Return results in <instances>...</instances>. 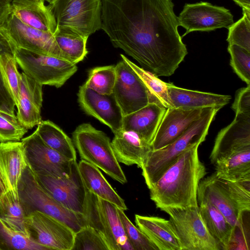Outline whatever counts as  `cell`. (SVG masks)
Segmentation results:
<instances>
[{"mask_svg": "<svg viewBox=\"0 0 250 250\" xmlns=\"http://www.w3.org/2000/svg\"><path fill=\"white\" fill-rule=\"evenodd\" d=\"M197 201L198 204L209 203L212 205L233 227L240 224L244 212L242 213L239 211L225 191L217 184L213 173L199 182Z\"/></svg>", "mask_w": 250, "mask_h": 250, "instance_id": "603a6c76", "label": "cell"}, {"mask_svg": "<svg viewBox=\"0 0 250 250\" xmlns=\"http://www.w3.org/2000/svg\"><path fill=\"white\" fill-rule=\"evenodd\" d=\"M14 55L23 72L42 85L59 88L77 71L70 62L22 48H16Z\"/></svg>", "mask_w": 250, "mask_h": 250, "instance_id": "ba28073f", "label": "cell"}, {"mask_svg": "<svg viewBox=\"0 0 250 250\" xmlns=\"http://www.w3.org/2000/svg\"><path fill=\"white\" fill-rule=\"evenodd\" d=\"M73 144L83 160L101 169L119 183L127 182L116 158L109 138L89 123L78 126L72 133Z\"/></svg>", "mask_w": 250, "mask_h": 250, "instance_id": "5b68a950", "label": "cell"}, {"mask_svg": "<svg viewBox=\"0 0 250 250\" xmlns=\"http://www.w3.org/2000/svg\"><path fill=\"white\" fill-rule=\"evenodd\" d=\"M116 79L115 66L96 67L89 72L84 85L103 95L113 93Z\"/></svg>", "mask_w": 250, "mask_h": 250, "instance_id": "8d00e7d4", "label": "cell"}, {"mask_svg": "<svg viewBox=\"0 0 250 250\" xmlns=\"http://www.w3.org/2000/svg\"><path fill=\"white\" fill-rule=\"evenodd\" d=\"M0 217L14 230L31 237L19 196L14 194L11 190L0 196Z\"/></svg>", "mask_w": 250, "mask_h": 250, "instance_id": "4dcf8cb0", "label": "cell"}, {"mask_svg": "<svg viewBox=\"0 0 250 250\" xmlns=\"http://www.w3.org/2000/svg\"><path fill=\"white\" fill-rule=\"evenodd\" d=\"M111 146L119 163L127 166L136 165L142 168L148 153L150 144L132 131L122 129L114 134Z\"/></svg>", "mask_w": 250, "mask_h": 250, "instance_id": "7402d4cb", "label": "cell"}, {"mask_svg": "<svg viewBox=\"0 0 250 250\" xmlns=\"http://www.w3.org/2000/svg\"><path fill=\"white\" fill-rule=\"evenodd\" d=\"M115 68L116 79L113 94L123 116L149 104H156L142 81L125 61L122 59Z\"/></svg>", "mask_w": 250, "mask_h": 250, "instance_id": "4fadbf2b", "label": "cell"}, {"mask_svg": "<svg viewBox=\"0 0 250 250\" xmlns=\"http://www.w3.org/2000/svg\"><path fill=\"white\" fill-rule=\"evenodd\" d=\"M230 65L237 76L250 85V52L235 44H229Z\"/></svg>", "mask_w": 250, "mask_h": 250, "instance_id": "ab89813d", "label": "cell"}, {"mask_svg": "<svg viewBox=\"0 0 250 250\" xmlns=\"http://www.w3.org/2000/svg\"><path fill=\"white\" fill-rule=\"evenodd\" d=\"M250 148V114H235L232 122L218 133L209 159L214 165L233 153Z\"/></svg>", "mask_w": 250, "mask_h": 250, "instance_id": "e0dca14e", "label": "cell"}, {"mask_svg": "<svg viewBox=\"0 0 250 250\" xmlns=\"http://www.w3.org/2000/svg\"><path fill=\"white\" fill-rule=\"evenodd\" d=\"M27 162L21 141L0 143V166L9 190L18 195V187Z\"/></svg>", "mask_w": 250, "mask_h": 250, "instance_id": "484cf974", "label": "cell"}, {"mask_svg": "<svg viewBox=\"0 0 250 250\" xmlns=\"http://www.w3.org/2000/svg\"><path fill=\"white\" fill-rule=\"evenodd\" d=\"M229 44H235L250 52V11L243 9V17L229 28Z\"/></svg>", "mask_w": 250, "mask_h": 250, "instance_id": "74e56055", "label": "cell"}, {"mask_svg": "<svg viewBox=\"0 0 250 250\" xmlns=\"http://www.w3.org/2000/svg\"><path fill=\"white\" fill-rule=\"evenodd\" d=\"M101 1V29L113 45L156 76L172 75L188 51L171 0Z\"/></svg>", "mask_w": 250, "mask_h": 250, "instance_id": "6da1fadb", "label": "cell"}, {"mask_svg": "<svg viewBox=\"0 0 250 250\" xmlns=\"http://www.w3.org/2000/svg\"><path fill=\"white\" fill-rule=\"evenodd\" d=\"M205 108H167L151 144L152 150L163 148L180 137L201 116Z\"/></svg>", "mask_w": 250, "mask_h": 250, "instance_id": "ac0fdd59", "label": "cell"}, {"mask_svg": "<svg viewBox=\"0 0 250 250\" xmlns=\"http://www.w3.org/2000/svg\"><path fill=\"white\" fill-rule=\"evenodd\" d=\"M11 13V1L9 0H0V25L3 23Z\"/></svg>", "mask_w": 250, "mask_h": 250, "instance_id": "f6af8a7d", "label": "cell"}, {"mask_svg": "<svg viewBox=\"0 0 250 250\" xmlns=\"http://www.w3.org/2000/svg\"><path fill=\"white\" fill-rule=\"evenodd\" d=\"M18 192L26 216L34 211H41L62 222L75 233L86 226L84 214L65 208L54 199L41 186L28 164L19 183Z\"/></svg>", "mask_w": 250, "mask_h": 250, "instance_id": "277c9868", "label": "cell"}, {"mask_svg": "<svg viewBox=\"0 0 250 250\" xmlns=\"http://www.w3.org/2000/svg\"><path fill=\"white\" fill-rule=\"evenodd\" d=\"M71 250H109L102 236L93 228L86 226L75 233Z\"/></svg>", "mask_w": 250, "mask_h": 250, "instance_id": "f35d334b", "label": "cell"}, {"mask_svg": "<svg viewBox=\"0 0 250 250\" xmlns=\"http://www.w3.org/2000/svg\"><path fill=\"white\" fill-rule=\"evenodd\" d=\"M178 20L179 26L186 30L183 37L193 31L228 29L234 23L233 15L229 10L208 2L186 4Z\"/></svg>", "mask_w": 250, "mask_h": 250, "instance_id": "5bb4252c", "label": "cell"}, {"mask_svg": "<svg viewBox=\"0 0 250 250\" xmlns=\"http://www.w3.org/2000/svg\"><path fill=\"white\" fill-rule=\"evenodd\" d=\"M27 164L38 175L69 176L75 161L64 157L47 145L36 130L21 140Z\"/></svg>", "mask_w": 250, "mask_h": 250, "instance_id": "8fae6325", "label": "cell"}, {"mask_svg": "<svg viewBox=\"0 0 250 250\" xmlns=\"http://www.w3.org/2000/svg\"><path fill=\"white\" fill-rule=\"evenodd\" d=\"M243 9L250 11V0H233Z\"/></svg>", "mask_w": 250, "mask_h": 250, "instance_id": "7dc6e473", "label": "cell"}, {"mask_svg": "<svg viewBox=\"0 0 250 250\" xmlns=\"http://www.w3.org/2000/svg\"><path fill=\"white\" fill-rule=\"evenodd\" d=\"M196 144L182 153L149 188L157 208L198 207L197 189L207 174Z\"/></svg>", "mask_w": 250, "mask_h": 250, "instance_id": "7a4b0ae2", "label": "cell"}, {"mask_svg": "<svg viewBox=\"0 0 250 250\" xmlns=\"http://www.w3.org/2000/svg\"><path fill=\"white\" fill-rule=\"evenodd\" d=\"M200 214L210 234L221 250H228L234 228L214 206L209 203L198 204Z\"/></svg>", "mask_w": 250, "mask_h": 250, "instance_id": "f1b7e54d", "label": "cell"}, {"mask_svg": "<svg viewBox=\"0 0 250 250\" xmlns=\"http://www.w3.org/2000/svg\"><path fill=\"white\" fill-rule=\"evenodd\" d=\"M44 1L47 2L49 4H52L55 0H44Z\"/></svg>", "mask_w": 250, "mask_h": 250, "instance_id": "c3c4849f", "label": "cell"}, {"mask_svg": "<svg viewBox=\"0 0 250 250\" xmlns=\"http://www.w3.org/2000/svg\"><path fill=\"white\" fill-rule=\"evenodd\" d=\"M78 101L86 114L108 126L114 134L122 129L123 115L113 93L100 94L83 84L79 89Z\"/></svg>", "mask_w": 250, "mask_h": 250, "instance_id": "2e32d148", "label": "cell"}, {"mask_svg": "<svg viewBox=\"0 0 250 250\" xmlns=\"http://www.w3.org/2000/svg\"><path fill=\"white\" fill-rule=\"evenodd\" d=\"M36 131L49 147L64 157L76 161V151L70 138L53 122L42 120L37 125Z\"/></svg>", "mask_w": 250, "mask_h": 250, "instance_id": "f546056e", "label": "cell"}, {"mask_svg": "<svg viewBox=\"0 0 250 250\" xmlns=\"http://www.w3.org/2000/svg\"><path fill=\"white\" fill-rule=\"evenodd\" d=\"M11 13L25 24L54 34L57 24L50 4L44 0H13Z\"/></svg>", "mask_w": 250, "mask_h": 250, "instance_id": "ffe728a7", "label": "cell"}, {"mask_svg": "<svg viewBox=\"0 0 250 250\" xmlns=\"http://www.w3.org/2000/svg\"><path fill=\"white\" fill-rule=\"evenodd\" d=\"M36 176L41 186L54 199L65 208L83 214L86 189L77 161L74 162L72 171L67 177Z\"/></svg>", "mask_w": 250, "mask_h": 250, "instance_id": "9a60e30c", "label": "cell"}, {"mask_svg": "<svg viewBox=\"0 0 250 250\" xmlns=\"http://www.w3.org/2000/svg\"><path fill=\"white\" fill-rule=\"evenodd\" d=\"M11 2L13 0H9Z\"/></svg>", "mask_w": 250, "mask_h": 250, "instance_id": "681fc988", "label": "cell"}, {"mask_svg": "<svg viewBox=\"0 0 250 250\" xmlns=\"http://www.w3.org/2000/svg\"><path fill=\"white\" fill-rule=\"evenodd\" d=\"M121 57L138 75L156 104L167 109L173 107L167 94V83L161 81L149 71L140 67L124 55L121 54Z\"/></svg>", "mask_w": 250, "mask_h": 250, "instance_id": "d6a6232c", "label": "cell"}, {"mask_svg": "<svg viewBox=\"0 0 250 250\" xmlns=\"http://www.w3.org/2000/svg\"><path fill=\"white\" fill-rule=\"evenodd\" d=\"M0 32L16 48H22L70 62L59 47L53 34L25 24L11 13L0 25Z\"/></svg>", "mask_w": 250, "mask_h": 250, "instance_id": "30bf717a", "label": "cell"}, {"mask_svg": "<svg viewBox=\"0 0 250 250\" xmlns=\"http://www.w3.org/2000/svg\"><path fill=\"white\" fill-rule=\"evenodd\" d=\"M16 48L0 32V55L11 52L14 54ZM16 105L8 92L5 88L0 74V112L14 116Z\"/></svg>", "mask_w": 250, "mask_h": 250, "instance_id": "7bdbcfd3", "label": "cell"}, {"mask_svg": "<svg viewBox=\"0 0 250 250\" xmlns=\"http://www.w3.org/2000/svg\"><path fill=\"white\" fill-rule=\"evenodd\" d=\"M9 190V186L0 166V196Z\"/></svg>", "mask_w": 250, "mask_h": 250, "instance_id": "bcb514c9", "label": "cell"}, {"mask_svg": "<svg viewBox=\"0 0 250 250\" xmlns=\"http://www.w3.org/2000/svg\"><path fill=\"white\" fill-rule=\"evenodd\" d=\"M28 129L18 121L16 115H8L0 112V143L21 141Z\"/></svg>", "mask_w": 250, "mask_h": 250, "instance_id": "b9f144b4", "label": "cell"}, {"mask_svg": "<svg viewBox=\"0 0 250 250\" xmlns=\"http://www.w3.org/2000/svg\"><path fill=\"white\" fill-rule=\"evenodd\" d=\"M78 166L83 182L87 190L123 210L127 209L124 200L114 190L99 168L83 160H82Z\"/></svg>", "mask_w": 250, "mask_h": 250, "instance_id": "4316f807", "label": "cell"}, {"mask_svg": "<svg viewBox=\"0 0 250 250\" xmlns=\"http://www.w3.org/2000/svg\"><path fill=\"white\" fill-rule=\"evenodd\" d=\"M167 108L155 104L124 116L122 129L132 131L151 145Z\"/></svg>", "mask_w": 250, "mask_h": 250, "instance_id": "44dd1931", "label": "cell"}, {"mask_svg": "<svg viewBox=\"0 0 250 250\" xmlns=\"http://www.w3.org/2000/svg\"><path fill=\"white\" fill-rule=\"evenodd\" d=\"M215 174L231 181H250V148L237 151L217 160Z\"/></svg>", "mask_w": 250, "mask_h": 250, "instance_id": "83f0119b", "label": "cell"}, {"mask_svg": "<svg viewBox=\"0 0 250 250\" xmlns=\"http://www.w3.org/2000/svg\"><path fill=\"white\" fill-rule=\"evenodd\" d=\"M83 214L86 226L102 236L109 250H134L115 205L86 189Z\"/></svg>", "mask_w": 250, "mask_h": 250, "instance_id": "8992f818", "label": "cell"}, {"mask_svg": "<svg viewBox=\"0 0 250 250\" xmlns=\"http://www.w3.org/2000/svg\"><path fill=\"white\" fill-rule=\"evenodd\" d=\"M217 184L225 191L241 213L250 211V181H231L213 173Z\"/></svg>", "mask_w": 250, "mask_h": 250, "instance_id": "d590c367", "label": "cell"}, {"mask_svg": "<svg viewBox=\"0 0 250 250\" xmlns=\"http://www.w3.org/2000/svg\"><path fill=\"white\" fill-rule=\"evenodd\" d=\"M135 220L138 228L158 250H182L178 238L169 220L138 214L135 215Z\"/></svg>", "mask_w": 250, "mask_h": 250, "instance_id": "d4e9b609", "label": "cell"}, {"mask_svg": "<svg viewBox=\"0 0 250 250\" xmlns=\"http://www.w3.org/2000/svg\"><path fill=\"white\" fill-rule=\"evenodd\" d=\"M127 238L134 250H158L147 237L129 220L124 210L117 207Z\"/></svg>", "mask_w": 250, "mask_h": 250, "instance_id": "60d3db41", "label": "cell"}, {"mask_svg": "<svg viewBox=\"0 0 250 250\" xmlns=\"http://www.w3.org/2000/svg\"><path fill=\"white\" fill-rule=\"evenodd\" d=\"M231 108L235 114H250V85L237 91Z\"/></svg>", "mask_w": 250, "mask_h": 250, "instance_id": "ee69618b", "label": "cell"}, {"mask_svg": "<svg viewBox=\"0 0 250 250\" xmlns=\"http://www.w3.org/2000/svg\"><path fill=\"white\" fill-rule=\"evenodd\" d=\"M42 85L25 73H21L16 117L27 129L33 128L42 121Z\"/></svg>", "mask_w": 250, "mask_h": 250, "instance_id": "d6986e66", "label": "cell"}, {"mask_svg": "<svg viewBox=\"0 0 250 250\" xmlns=\"http://www.w3.org/2000/svg\"><path fill=\"white\" fill-rule=\"evenodd\" d=\"M179 240L182 250H219L220 244L210 234L200 214L198 207L168 208L162 210Z\"/></svg>", "mask_w": 250, "mask_h": 250, "instance_id": "9c48e42d", "label": "cell"}, {"mask_svg": "<svg viewBox=\"0 0 250 250\" xmlns=\"http://www.w3.org/2000/svg\"><path fill=\"white\" fill-rule=\"evenodd\" d=\"M14 54L6 52L0 55V74L3 84L17 107L19 104L21 73Z\"/></svg>", "mask_w": 250, "mask_h": 250, "instance_id": "836d02e7", "label": "cell"}, {"mask_svg": "<svg viewBox=\"0 0 250 250\" xmlns=\"http://www.w3.org/2000/svg\"><path fill=\"white\" fill-rule=\"evenodd\" d=\"M167 94L173 107L184 109L223 107L231 99L229 95L187 89L170 83H167Z\"/></svg>", "mask_w": 250, "mask_h": 250, "instance_id": "cb8c5ba5", "label": "cell"}, {"mask_svg": "<svg viewBox=\"0 0 250 250\" xmlns=\"http://www.w3.org/2000/svg\"><path fill=\"white\" fill-rule=\"evenodd\" d=\"M0 250H48L30 236L12 229L0 217Z\"/></svg>", "mask_w": 250, "mask_h": 250, "instance_id": "e575fe53", "label": "cell"}, {"mask_svg": "<svg viewBox=\"0 0 250 250\" xmlns=\"http://www.w3.org/2000/svg\"><path fill=\"white\" fill-rule=\"evenodd\" d=\"M221 108H205L201 116L180 137L166 146L148 153L142 167L148 188L182 153L205 140L209 126Z\"/></svg>", "mask_w": 250, "mask_h": 250, "instance_id": "3957f363", "label": "cell"}, {"mask_svg": "<svg viewBox=\"0 0 250 250\" xmlns=\"http://www.w3.org/2000/svg\"><path fill=\"white\" fill-rule=\"evenodd\" d=\"M31 238L48 250H71L75 232L60 220L41 211L26 216Z\"/></svg>", "mask_w": 250, "mask_h": 250, "instance_id": "7c38bea8", "label": "cell"}, {"mask_svg": "<svg viewBox=\"0 0 250 250\" xmlns=\"http://www.w3.org/2000/svg\"><path fill=\"white\" fill-rule=\"evenodd\" d=\"M49 4L57 28L88 37L102 28L101 0H55Z\"/></svg>", "mask_w": 250, "mask_h": 250, "instance_id": "52a82bcc", "label": "cell"}, {"mask_svg": "<svg viewBox=\"0 0 250 250\" xmlns=\"http://www.w3.org/2000/svg\"><path fill=\"white\" fill-rule=\"evenodd\" d=\"M53 36L61 50L71 62L77 64L84 59L88 53L86 43L88 37L59 28H57Z\"/></svg>", "mask_w": 250, "mask_h": 250, "instance_id": "1f68e13d", "label": "cell"}]
</instances>
